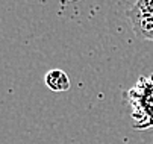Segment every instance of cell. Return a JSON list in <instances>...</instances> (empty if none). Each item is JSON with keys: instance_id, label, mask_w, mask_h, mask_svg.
<instances>
[{"instance_id": "1", "label": "cell", "mask_w": 153, "mask_h": 144, "mask_svg": "<svg viewBox=\"0 0 153 144\" xmlns=\"http://www.w3.org/2000/svg\"><path fill=\"white\" fill-rule=\"evenodd\" d=\"M124 100L130 109L132 126L137 131L153 128V71L147 76H140L124 93Z\"/></svg>"}, {"instance_id": "2", "label": "cell", "mask_w": 153, "mask_h": 144, "mask_svg": "<svg viewBox=\"0 0 153 144\" xmlns=\"http://www.w3.org/2000/svg\"><path fill=\"white\" fill-rule=\"evenodd\" d=\"M44 82L49 90L55 91V93H62V91H67L70 88V77L68 74L62 71V70H50L46 77Z\"/></svg>"}, {"instance_id": "3", "label": "cell", "mask_w": 153, "mask_h": 144, "mask_svg": "<svg viewBox=\"0 0 153 144\" xmlns=\"http://www.w3.org/2000/svg\"><path fill=\"white\" fill-rule=\"evenodd\" d=\"M140 144H153V137H152L150 140H146V141H141Z\"/></svg>"}]
</instances>
